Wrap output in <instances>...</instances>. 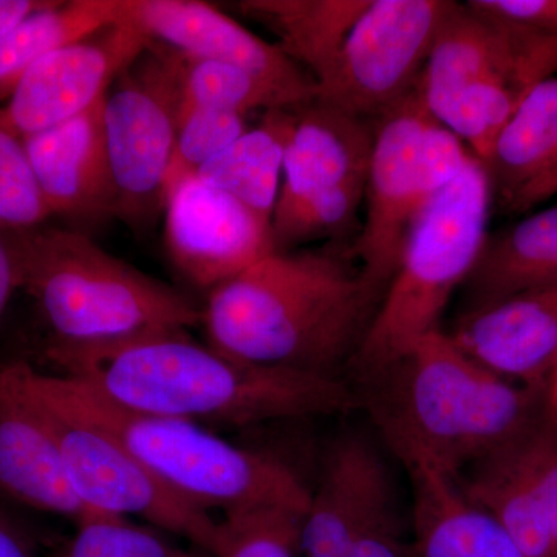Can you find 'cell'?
<instances>
[{"label":"cell","instance_id":"obj_20","mask_svg":"<svg viewBox=\"0 0 557 557\" xmlns=\"http://www.w3.org/2000/svg\"><path fill=\"white\" fill-rule=\"evenodd\" d=\"M0 494L75 520L87 515L70 486L57 442L39 410L0 375Z\"/></svg>","mask_w":557,"mask_h":557},{"label":"cell","instance_id":"obj_12","mask_svg":"<svg viewBox=\"0 0 557 557\" xmlns=\"http://www.w3.org/2000/svg\"><path fill=\"white\" fill-rule=\"evenodd\" d=\"M150 44L127 17L51 51L22 76L0 120L25 138L79 116L108 97Z\"/></svg>","mask_w":557,"mask_h":557},{"label":"cell","instance_id":"obj_26","mask_svg":"<svg viewBox=\"0 0 557 557\" xmlns=\"http://www.w3.org/2000/svg\"><path fill=\"white\" fill-rule=\"evenodd\" d=\"M132 0H51L0 36V102L9 101L22 76L39 60L127 20Z\"/></svg>","mask_w":557,"mask_h":557},{"label":"cell","instance_id":"obj_29","mask_svg":"<svg viewBox=\"0 0 557 557\" xmlns=\"http://www.w3.org/2000/svg\"><path fill=\"white\" fill-rule=\"evenodd\" d=\"M54 557H190L152 527L134 520L87 512Z\"/></svg>","mask_w":557,"mask_h":557},{"label":"cell","instance_id":"obj_17","mask_svg":"<svg viewBox=\"0 0 557 557\" xmlns=\"http://www.w3.org/2000/svg\"><path fill=\"white\" fill-rule=\"evenodd\" d=\"M104 100L60 126L22 138L51 218L64 219L84 233L113 219L102 131Z\"/></svg>","mask_w":557,"mask_h":557},{"label":"cell","instance_id":"obj_28","mask_svg":"<svg viewBox=\"0 0 557 557\" xmlns=\"http://www.w3.org/2000/svg\"><path fill=\"white\" fill-rule=\"evenodd\" d=\"M304 515L287 508H258L219 520L214 557H296Z\"/></svg>","mask_w":557,"mask_h":557},{"label":"cell","instance_id":"obj_27","mask_svg":"<svg viewBox=\"0 0 557 557\" xmlns=\"http://www.w3.org/2000/svg\"><path fill=\"white\" fill-rule=\"evenodd\" d=\"M168 51L177 75L180 112L208 108L249 116L252 112L298 108L287 95L252 73L223 62Z\"/></svg>","mask_w":557,"mask_h":557},{"label":"cell","instance_id":"obj_10","mask_svg":"<svg viewBox=\"0 0 557 557\" xmlns=\"http://www.w3.org/2000/svg\"><path fill=\"white\" fill-rule=\"evenodd\" d=\"M0 375L39 410L60 449L70 486L87 512L143 520L188 539L212 556L218 519L157 482L108 432L32 397L2 370Z\"/></svg>","mask_w":557,"mask_h":557},{"label":"cell","instance_id":"obj_8","mask_svg":"<svg viewBox=\"0 0 557 557\" xmlns=\"http://www.w3.org/2000/svg\"><path fill=\"white\" fill-rule=\"evenodd\" d=\"M178 116L170 51L152 42L113 83L102 104L113 219L134 233L149 231L164 214Z\"/></svg>","mask_w":557,"mask_h":557},{"label":"cell","instance_id":"obj_2","mask_svg":"<svg viewBox=\"0 0 557 557\" xmlns=\"http://www.w3.org/2000/svg\"><path fill=\"white\" fill-rule=\"evenodd\" d=\"M383 292L335 252L273 251L208 293L207 343L260 368L336 376L357 355Z\"/></svg>","mask_w":557,"mask_h":557},{"label":"cell","instance_id":"obj_30","mask_svg":"<svg viewBox=\"0 0 557 557\" xmlns=\"http://www.w3.org/2000/svg\"><path fill=\"white\" fill-rule=\"evenodd\" d=\"M50 219L24 141L0 120V233L38 228Z\"/></svg>","mask_w":557,"mask_h":557},{"label":"cell","instance_id":"obj_16","mask_svg":"<svg viewBox=\"0 0 557 557\" xmlns=\"http://www.w3.org/2000/svg\"><path fill=\"white\" fill-rule=\"evenodd\" d=\"M373 134L372 121L317 98L289 109L284 170L273 218L348 185L366 183Z\"/></svg>","mask_w":557,"mask_h":557},{"label":"cell","instance_id":"obj_33","mask_svg":"<svg viewBox=\"0 0 557 557\" xmlns=\"http://www.w3.org/2000/svg\"><path fill=\"white\" fill-rule=\"evenodd\" d=\"M0 557H36L30 537L0 509Z\"/></svg>","mask_w":557,"mask_h":557},{"label":"cell","instance_id":"obj_25","mask_svg":"<svg viewBox=\"0 0 557 557\" xmlns=\"http://www.w3.org/2000/svg\"><path fill=\"white\" fill-rule=\"evenodd\" d=\"M288 127L289 109L262 113L258 126L248 127L228 148L208 161L196 177L228 194L271 226Z\"/></svg>","mask_w":557,"mask_h":557},{"label":"cell","instance_id":"obj_19","mask_svg":"<svg viewBox=\"0 0 557 557\" xmlns=\"http://www.w3.org/2000/svg\"><path fill=\"white\" fill-rule=\"evenodd\" d=\"M527 28L474 0L454 2L417 84L428 112L446 127L461 98L516 49Z\"/></svg>","mask_w":557,"mask_h":557},{"label":"cell","instance_id":"obj_23","mask_svg":"<svg viewBox=\"0 0 557 557\" xmlns=\"http://www.w3.org/2000/svg\"><path fill=\"white\" fill-rule=\"evenodd\" d=\"M557 285V205L531 212L508 228L487 233L465 282L467 309Z\"/></svg>","mask_w":557,"mask_h":557},{"label":"cell","instance_id":"obj_22","mask_svg":"<svg viewBox=\"0 0 557 557\" xmlns=\"http://www.w3.org/2000/svg\"><path fill=\"white\" fill-rule=\"evenodd\" d=\"M388 469L379 449L347 434L330 449L300 525L302 557H350L351 544L373 490Z\"/></svg>","mask_w":557,"mask_h":557},{"label":"cell","instance_id":"obj_36","mask_svg":"<svg viewBox=\"0 0 557 557\" xmlns=\"http://www.w3.org/2000/svg\"><path fill=\"white\" fill-rule=\"evenodd\" d=\"M547 398L549 406L557 412V370L555 375L552 376L547 386Z\"/></svg>","mask_w":557,"mask_h":557},{"label":"cell","instance_id":"obj_15","mask_svg":"<svg viewBox=\"0 0 557 557\" xmlns=\"http://www.w3.org/2000/svg\"><path fill=\"white\" fill-rule=\"evenodd\" d=\"M448 335L502 379L547 391L557 370V285L465 310Z\"/></svg>","mask_w":557,"mask_h":557},{"label":"cell","instance_id":"obj_35","mask_svg":"<svg viewBox=\"0 0 557 557\" xmlns=\"http://www.w3.org/2000/svg\"><path fill=\"white\" fill-rule=\"evenodd\" d=\"M50 2L51 0H0V36L36 11L46 9Z\"/></svg>","mask_w":557,"mask_h":557},{"label":"cell","instance_id":"obj_38","mask_svg":"<svg viewBox=\"0 0 557 557\" xmlns=\"http://www.w3.org/2000/svg\"><path fill=\"white\" fill-rule=\"evenodd\" d=\"M190 557H199V556H196V555H190Z\"/></svg>","mask_w":557,"mask_h":557},{"label":"cell","instance_id":"obj_21","mask_svg":"<svg viewBox=\"0 0 557 557\" xmlns=\"http://www.w3.org/2000/svg\"><path fill=\"white\" fill-rule=\"evenodd\" d=\"M412 486L410 557H527L494 516L467 496L457 475L406 469Z\"/></svg>","mask_w":557,"mask_h":557},{"label":"cell","instance_id":"obj_5","mask_svg":"<svg viewBox=\"0 0 557 557\" xmlns=\"http://www.w3.org/2000/svg\"><path fill=\"white\" fill-rule=\"evenodd\" d=\"M16 270L49 332L46 348L110 346L199 327L201 309L178 289L109 255L89 234L38 226L3 234Z\"/></svg>","mask_w":557,"mask_h":557},{"label":"cell","instance_id":"obj_11","mask_svg":"<svg viewBox=\"0 0 557 557\" xmlns=\"http://www.w3.org/2000/svg\"><path fill=\"white\" fill-rule=\"evenodd\" d=\"M472 502L497 519L527 557L557 545V412L544 408L500 448L458 475Z\"/></svg>","mask_w":557,"mask_h":557},{"label":"cell","instance_id":"obj_24","mask_svg":"<svg viewBox=\"0 0 557 557\" xmlns=\"http://www.w3.org/2000/svg\"><path fill=\"white\" fill-rule=\"evenodd\" d=\"M370 0H242L237 10L273 33L276 46L318 83Z\"/></svg>","mask_w":557,"mask_h":557},{"label":"cell","instance_id":"obj_3","mask_svg":"<svg viewBox=\"0 0 557 557\" xmlns=\"http://www.w3.org/2000/svg\"><path fill=\"white\" fill-rule=\"evenodd\" d=\"M359 375L364 386L355 394L357 405L366 406L403 467L457 478L515 437L547 403V391L502 379L443 329Z\"/></svg>","mask_w":557,"mask_h":557},{"label":"cell","instance_id":"obj_14","mask_svg":"<svg viewBox=\"0 0 557 557\" xmlns=\"http://www.w3.org/2000/svg\"><path fill=\"white\" fill-rule=\"evenodd\" d=\"M129 20L160 44L190 58L223 62L267 81L296 106L317 98L313 78L276 44L200 0H132Z\"/></svg>","mask_w":557,"mask_h":557},{"label":"cell","instance_id":"obj_32","mask_svg":"<svg viewBox=\"0 0 557 557\" xmlns=\"http://www.w3.org/2000/svg\"><path fill=\"white\" fill-rule=\"evenodd\" d=\"M480 9L557 36V0H474Z\"/></svg>","mask_w":557,"mask_h":557},{"label":"cell","instance_id":"obj_34","mask_svg":"<svg viewBox=\"0 0 557 557\" xmlns=\"http://www.w3.org/2000/svg\"><path fill=\"white\" fill-rule=\"evenodd\" d=\"M16 270H14L13 256H11L9 242L0 233V322L9 309L10 300L17 292Z\"/></svg>","mask_w":557,"mask_h":557},{"label":"cell","instance_id":"obj_18","mask_svg":"<svg viewBox=\"0 0 557 557\" xmlns=\"http://www.w3.org/2000/svg\"><path fill=\"white\" fill-rule=\"evenodd\" d=\"M480 163L504 214H527L556 196L557 75L528 95Z\"/></svg>","mask_w":557,"mask_h":557},{"label":"cell","instance_id":"obj_1","mask_svg":"<svg viewBox=\"0 0 557 557\" xmlns=\"http://www.w3.org/2000/svg\"><path fill=\"white\" fill-rule=\"evenodd\" d=\"M44 358L54 375L120 408L200 426L336 416L357 405L354 388L338 376L249 364L199 343L188 330L110 346L44 348Z\"/></svg>","mask_w":557,"mask_h":557},{"label":"cell","instance_id":"obj_7","mask_svg":"<svg viewBox=\"0 0 557 557\" xmlns=\"http://www.w3.org/2000/svg\"><path fill=\"white\" fill-rule=\"evenodd\" d=\"M424 108L417 87L375 123L364 219L354 245L364 277L384 293L418 218L471 159Z\"/></svg>","mask_w":557,"mask_h":557},{"label":"cell","instance_id":"obj_37","mask_svg":"<svg viewBox=\"0 0 557 557\" xmlns=\"http://www.w3.org/2000/svg\"><path fill=\"white\" fill-rule=\"evenodd\" d=\"M553 557H557V545H556L555 553H553Z\"/></svg>","mask_w":557,"mask_h":557},{"label":"cell","instance_id":"obj_9","mask_svg":"<svg viewBox=\"0 0 557 557\" xmlns=\"http://www.w3.org/2000/svg\"><path fill=\"white\" fill-rule=\"evenodd\" d=\"M450 0H370L317 100L376 123L416 89Z\"/></svg>","mask_w":557,"mask_h":557},{"label":"cell","instance_id":"obj_31","mask_svg":"<svg viewBox=\"0 0 557 557\" xmlns=\"http://www.w3.org/2000/svg\"><path fill=\"white\" fill-rule=\"evenodd\" d=\"M247 119L240 113L208 108L180 112L168 193L182 180L196 175L208 161L236 141L248 129Z\"/></svg>","mask_w":557,"mask_h":557},{"label":"cell","instance_id":"obj_6","mask_svg":"<svg viewBox=\"0 0 557 557\" xmlns=\"http://www.w3.org/2000/svg\"><path fill=\"white\" fill-rule=\"evenodd\" d=\"M491 211L485 168L471 157L410 231L398 269L351 359L358 373L394 361L442 329L443 311L478 263Z\"/></svg>","mask_w":557,"mask_h":557},{"label":"cell","instance_id":"obj_13","mask_svg":"<svg viewBox=\"0 0 557 557\" xmlns=\"http://www.w3.org/2000/svg\"><path fill=\"white\" fill-rule=\"evenodd\" d=\"M164 244L175 269L208 293L274 251L269 223L196 175L168 193Z\"/></svg>","mask_w":557,"mask_h":557},{"label":"cell","instance_id":"obj_4","mask_svg":"<svg viewBox=\"0 0 557 557\" xmlns=\"http://www.w3.org/2000/svg\"><path fill=\"white\" fill-rule=\"evenodd\" d=\"M0 370L32 397L108 432L157 482L201 511L287 508L306 515L310 490L277 458L233 445L200 424L120 408L27 362Z\"/></svg>","mask_w":557,"mask_h":557}]
</instances>
